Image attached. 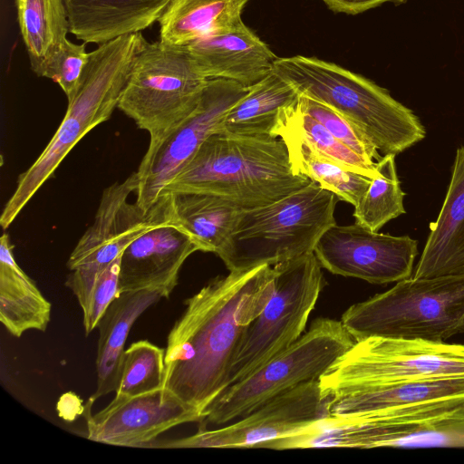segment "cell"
<instances>
[{"mask_svg":"<svg viewBox=\"0 0 464 464\" xmlns=\"http://www.w3.org/2000/svg\"><path fill=\"white\" fill-rule=\"evenodd\" d=\"M248 0H171L161 16L164 44L188 45L210 33L228 28L241 19Z\"/></svg>","mask_w":464,"mask_h":464,"instance_id":"obj_26","label":"cell"},{"mask_svg":"<svg viewBox=\"0 0 464 464\" xmlns=\"http://www.w3.org/2000/svg\"><path fill=\"white\" fill-rule=\"evenodd\" d=\"M300 94L274 70L249 87L221 118L217 131L232 135L280 137L295 111Z\"/></svg>","mask_w":464,"mask_h":464,"instance_id":"obj_21","label":"cell"},{"mask_svg":"<svg viewBox=\"0 0 464 464\" xmlns=\"http://www.w3.org/2000/svg\"><path fill=\"white\" fill-rule=\"evenodd\" d=\"M341 321L355 342L372 336L445 342L464 334V276L402 279L350 306Z\"/></svg>","mask_w":464,"mask_h":464,"instance_id":"obj_7","label":"cell"},{"mask_svg":"<svg viewBox=\"0 0 464 464\" xmlns=\"http://www.w3.org/2000/svg\"><path fill=\"white\" fill-rule=\"evenodd\" d=\"M274 288V267L262 265L218 276L187 299L168 336L163 388L203 419L227 388L236 349Z\"/></svg>","mask_w":464,"mask_h":464,"instance_id":"obj_1","label":"cell"},{"mask_svg":"<svg viewBox=\"0 0 464 464\" xmlns=\"http://www.w3.org/2000/svg\"><path fill=\"white\" fill-rule=\"evenodd\" d=\"M86 43L75 44L65 39L33 72L40 77L53 80L62 88L68 102L77 93L83 71L89 61Z\"/></svg>","mask_w":464,"mask_h":464,"instance_id":"obj_32","label":"cell"},{"mask_svg":"<svg viewBox=\"0 0 464 464\" xmlns=\"http://www.w3.org/2000/svg\"><path fill=\"white\" fill-rule=\"evenodd\" d=\"M376 169L377 175L372 179L353 212L355 223L373 232L406 212L405 194L397 175L395 155H383L376 162Z\"/></svg>","mask_w":464,"mask_h":464,"instance_id":"obj_29","label":"cell"},{"mask_svg":"<svg viewBox=\"0 0 464 464\" xmlns=\"http://www.w3.org/2000/svg\"><path fill=\"white\" fill-rule=\"evenodd\" d=\"M354 343L342 321L317 319L291 346L215 399L204 412L203 428L232 422L283 392L319 380Z\"/></svg>","mask_w":464,"mask_h":464,"instance_id":"obj_9","label":"cell"},{"mask_svg":"<svg viewBox=\"0 0 464 464\" xmlns=\"http://www.w3.org/2000/svg\"><path fill=\"white\" fill-rule=\"evenodd\" d=\"M249 87L227 79H208L195 111L160 140L150 142L138 169L136 205L149 212L169 182L217 131L221 118Z\"/></svg>","mask_w":464,"mask_h":464,"instance_id":"obj_13","label":"cell"},{"mask_svg":"<svg viewBox=\"0 0 464 464\" xmlns=\"http://www.w3.org/2000/svg\"><path fill=\"white\" fill-rule=\"evenodd\" d=\"M330 447H464V395L329 414L274 442L276 450Z\"/></svg>","mask_w":464,"mask_h":464,"instance_id":"obj_3","label":"cell"},{"mask_svg":"<svg viewBox=\"0 0 464 464\" xmlns=\"http://www.w3.org/2000/svg\"><path fill=\"white\" fill-rule=\"evenodd\" d=\"M196 251H199L197 244L174 220L171 196L168 216L122 252L120 293L156 290L169 297L178 284L184 262Z\"/></svg>","mask_w":464,"mask_h":464,"instance_id":"obj_17","label":"cell"},{"mask_svg":"<svg viewBox=\"0 0 464 464\" xmlns=\"http://www.w3.org/2000/svg\"><path fill=\"white\" fill-rule=\"evenodd\" d=\"M202 74L250 87L274 70L277 57L242 20L187 45Z\"/></svg>","mask_w":464,"mask_h":464,"instance_id":"obj_18","label":"cell"},{"mask_svg":"<svg viewBox=\"0 0 464 464\" xmlns=\"http://www.w3.org/2000/svg\"><path fill=\"white\" fill-rule=\"evenodd\" d=\"M136 171L107 187L93 223L86 229L67 261L72 271L65 285L85 308L98 276L141 234L161 222L171 208V194L162 195L149 212L128 198L135 193Z\"/></svg>","mask_w":464,"mask_h":464,"instance_id":"obj_12","label":"cell"},{"mask_svg":"<svg viewBox=\"0 0 464 464\" xmlns=\"http://www.w3.org/2000/svg\"><path fill=\"white\" fill-rule=\"evenodd\" d=\"M121 256L98 276L86 307L82 310L86 335L97 327L110 304L119 296Z\"/></svg>","mask_w":464,"mask_h":464,"instance_id":"obj_34","label":"cell"},{"mask_svg":"<svg viewBox=\"0 0 464 464\" xmlns=\"http://www.w3.org/2000/svg\"><path fill=\"white\" fill-rule=\"evenodd\" d=\"M208 80L187 45L146 41L134 57L117 108L154 142L195 111Z\"/></svg>","mask_w":464,"mask_h":464,"instance_id":"obj_8","label":"cell"},{"mask_svg":"<svg viewBox=\"0 0 464 464\" xmlns=\"http://www.w3.org/2000/svg\"><path fill=\"white\" fill-rule=\"evenodd\" d=\"M162 297L156 290L129 291L121 293L110 304L97 325V388L90 402L117 390L130 328L142 313Z\"/></svg>","mask_w":464,"mask_h":464,"instance_id":"obj_22","label":"cell"},{"mask_svg":"<svg viewBox=\"0 0 464 464\" xmlns=\"http://www.w3.org/2000/svg\"><path fill=\"white\" fill-rule=\"evenodd\" d=\"M464 395V376L434 377L368 384L324 400L329 414H348L400 406L430 399Z\"/></svg>","mask_w":464,"mask_h":464,"instance_id":"obj_23","label":"cell"},{"mask_svg":"<svg viewBox=\"0 0 464 464\" xmlns=\"http://www.w3.org/2000/svg\"><path fill=\"white\" fill-rule=\"evenodd\" d=\"M310 182L294 169L282 138L214 132L162 195L209 193L248 210L279 200Z\"/></svg>","mask_w":464,"mask_h":464,"instance_id":"obj_2","label":"cell"},{"mask_svg":"<svg viewBox=\"0 0 464 464\" xmlns=\"http://www.w3.org/2000/svg\"><path fill=\"white\" fill-rule=\"evenodd\" d=\"M8 234L0 238V321L14 336L28 330L45 331L51 303L17 264Z\"/></svg>","mask_w":464,"mask_h":464,"instance_id":"obj_24","label":"cell"},{"mask_svg":"<svg viewBox=\"0 0 464 464\" xmlns=\"http://www.w3.org/2000/svg\"><path fill=\"white\" fill-rule=\"evenodd\" d=\"M464 276V143L457 149L448 190L430 227L413 278Z\"/></svg>","mask_w":464,"mask_h":464,"instance_id":"obj_19","label":"cell"},{"mask_svg":"<svg viewBox=\"0 0 464 464\" xmlns=\"http://www.w3.org/2000/svg\"><path fill=\"white\" fill-rule=\"evenodd\" d=\"M171 0H64L70 33L102 44L159 21Z\"/></svg>","mask_w":464,"mask_h":464,"instance_id":"obj_20","label":"cell"},{"mask_svg":"<svg viewBox=\"0 0 464 464\" xmlns=\"http://www.w3.org/2000/svg\"><path fill=\"white\" fill-rule=\"evenodd\" d=\"M146 42L140 32L119 36L89 53L74 98L42 153L17 179L5 205L0 224L8 228L72 149L91 130L109 120L117 108L135 55Z\"/></svg>","mask_w":464,"mask_h":464,"instance_id":"obj_4","label":"cell"},{"mask_svg":"<svg viewBox=\"0 0 464 464\" xmlns=\"http://www.w3.org/2000/svg\"><path fill=\"white\" fill-rule=\"evenodd\" d=\"M464 376V344L385 337L356 341L319 379L323 400L354 387Z\"/></svg>","mask_w":464,"mask_h":464,"instance_id":"obj_11","label":"cell"},{"mask_svg":"<svg viewBox=\"0 0 464 464\" xmlns=\"http://www.w3.org/2000/svg\"><path fill=\"white\" fill-rule=\"evenodd\" d=\"M274 71L300 95L353 122L383 155H397L426 136L419 117L372 81L335 63L296 55L277 58Z\"/></svg>","mask_w":464,"mask_h":464,"instance_id":"obj_5","label":"cell"},{"mask_svg":"<svg viewBox=\"0 0 464 464\" xmlns=\"http://www.w3.org/2000/svg\"><path fill=\"white\" fill-rule=\"evenodd\" d=\"M339 200L311 180L271 204L242 210L217 255L231 272L275 266L314 252L322 235L337 224L334 210Z\"/></svg>","mask_w":464,"mask_h":464,"instance_id":"obj_6","label":"cell"},{"mask_svg":"<svg viewBox=\"0 0 464 464\" xmlns=\"http://www.w3.org/2000/svg\"><path fill=\"white\" fill-rule=\"evenodd\" d=\"M331 10L336 13L357 14L377 7L384 3L400 5L407 0H322Z\"/></svg>","mask_w":464,"mask_h":464,"instance_id":"obj_35","label":"cell"},{"mask_svg":"<svg viewBox=\"0 0 464 464\" xmlns=\"http://www.w3.org/2000/svg\"><path fill=\"white\" fill-rule=\"evenodd\" d=\"M296 173L307 177L340 200L353 207L359 202L372 178L354 172L316 153L300 136L285 127L280 133Z\"/></svg>","mask_w":464,"mask_h":464,"instance_id":"obj_27","label":"cell"},{"mask_svg":"<svg viewBox=\"0 0 464 464\" xmlns=\"http://www.w3.org/2000/svg\"><path fill=\"white\" fill-rule=\"evenodd\" d=\"M202 416L165 388L136 396H116L96 414H88L87 438L114 446L145 448L175 426Z\"/></svg>","mask_w":464,"mask_h":464,"instance_id":"obj_16","label":"cell"},{"mask_svg":"<svg viewBox=\"0 0 464 464\" xmlns=\"http://www.w3.org/2000/svg\"><path fill=\"white\" fill-rule=\"evenodd\" d=\"M169 194L175 222L190 236L199 251L218 254L242 209L224 198L209 193Z\"/></svg>","mask_w":464,"mask_h":464,"instance_id":"obj_25","label":"cell"},{"mask_svg":"<svg viewBox=\"0 0 464 464\" xmlns=\"http://www.w3.org/2000/svg\"><path fill=\"white\" fill-rule=\"evenodd\" d=\"M273 267V295L236 349L227 387L255 372L302 336L324 288L322 266L314 252Z\"/></svg>","mask_w":464,"mask_h":464,"instance_id":"obj_10","label":"cell"},{"mask_svg":"<svg viewBox=\"0 0 464 464\" xmlns=\"http://www.w3.org/2000/svg\"><path fill=\"white\" fill-rule=\"evenodd\" d=\"M165 350L147 340L132 343L124 352L116 396H136L163 387Z\"/></svg>","mask_w":464,"mask_h":464,"instance_id":"obj_30","label":"cell"},{"mask_svg":"<svg viewBox=\"0 0 464 464\" xmlns=\"http://www.w3.org/2000/svg\"><path fill=\"white\" fill-rule=\"evenodd\" d=\"M326 415L320 382L314 380L281 393L227 426L214 430L201 427L191 436L155 440L145 448H260L265 443L295 434Z\"/></svg>","mask_w":464,"mask_h":464,"instance_id":"obj_14","label":"cell"},{"mask_svg":"<svg viewBox=\"0 0 464 464\" xmlns=\"http://www.w3.org/2000/svg\"><path fill=\"white\" fill-rule=\"evenodd\" d=\"M314 253L322 267L334 275L382 285L411 277L418 241L373 232L356 223L336 224L322 235Z\"/></svg>","mask_w":464,"mask_h":464,"instance_id":"obj_15","label":"cell"},{"mask_svg":"<svg viewBox=\"0 0 464 464\" xmlns=\"http://www.w3.org/2000/svg\"><path fill=\"white\" fill-rule=\"evenodd\" d=\"M285 127L295 131L319 155L364 176L373 178L377 175L376 162L350 150L298 105Z\"/></svg>","mask_w":464,"mask_h":464,"instance_id":"obj_31","label":"cell"},{"mask_svg":"<svg viewBox=\"0 0 464 464\" xmlns=\"http://www.w3.org/2000/svg\"><path fill=\"white\" fill-rule=\"evenodd\" d=\"M17 18L34 71L70 32L64 0H15Z\"/></svg>","mask_w":464,"mask_h":464,"instance_id":"obj_28","label":"cell"},{"mask_svg":"<svg viewBox=\"0 0 464 464\" xmlns=\"http://www.w3.org/2000/svg\"><path fill=\"white\" fill-rule=\"evenodd\" d=\"M298 107L358 155L373 162L382 159L372 142L353 122L334 110L304 95L299 97Z\"/></svg>","mask_w":464,"mask_h":464,"instance_id":"obj_33","label":"cell"}]
</instances>
